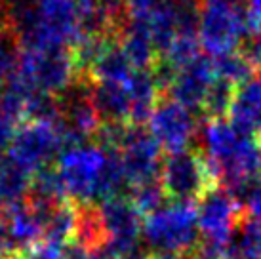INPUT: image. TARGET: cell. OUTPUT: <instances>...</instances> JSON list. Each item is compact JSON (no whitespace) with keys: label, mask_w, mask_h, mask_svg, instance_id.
<instances>
[{"label":"cell","mask_w":261,"mask_h":259,"mask_svg":"<svg viewBox=\"0 0 261 259\" xmlns=\"http://www.w3.org/2000/svg\"><path fill=\"white\" fill-rule=\"evenodd\" d=\"M118 44L136 71H151L152 65L159 63L160 54L143 23L128 19L118 36Z\"/></svg>","instance_id":"obj_13"},{"label":"cell","mask_w":261,"mask_h":259,"mask_svg":"<svg viewBox=\"0 0 261 259\" xmlns=\"http://www.w3.org/2000/svg\"><path fill=\"white\" fill-rule=\"evenodd\" d=\"M143 238L154 253L187 257L200 242L196 204H164L143 221Z\"/></svg>","instance_id":"obj_4"},{"label":"cell","mask_w":261,"mask_h":259,"mask_svg":"<svg viewBox=\"0 0 261 259\" xmlns=\"http://www.w3.org/2000/svg\"><path fill=\"white\" fill-rule=\"evenodd\" d=\"M2 6H4V0H0V10H2Z\"/></svg>","instance_id":"obj_24"},{"label":"cell","mask_w":261,"mask_h":259,"mask_svg":"<svg viewBox=\"0 0 261 259\" xmlns=\"http://www.w3.org/2000/svg\"><path fill=\"white\" fill-rule=\"evenodd\" d=\"M8 25H10V23H8L6 19H4V17H2V15H0V44L4 42V38H6Z\"/></svg>","instance_id":"obj_23"},{"label":"cell","mask_w":261,"mask_h":259,"mask_svg":"<svg viewBox=\"0 0 261 259\" xmlns=\"http://www.w3.org/2000/svg\"><path fill=\"white\" fill-rule=\"evenodd\" d=\"M128 198L138 208L139 214L147 217L151 216V214H154L156 210L162 208L168 196L164 193L162 185H160V181H151V183H145V185L132 187Z\"/></svg>","instance_id":"obj_16"},{"label":"cell","mask_w":261,"mask_h":259,"mask_svg":"<svg viewBox=\"0 0 261 259\" xmlns=\"http://www.w3.org/2000/svg\"><path fill=\"white\" fill-rule=\"evenodd\" d=\"M200 141L221 187L231 189L259 173L261 139L239 130L227 116L208 118L200 128Z\"/></svg>","instance_id":"obj_2"},{"label":"cell","mask_w":261,"mask_h":259,"mask_svg":"<svg viewBox=\"0 0 261 259\" xmlns=\"http://www.w3.org/2000/svg\"><path fill=\"white\" fill-rule=\"evenodd\" d=\"M79 72L73 50L21 48L17 51L15 69L4 90L17 95L27 109L38 95L58 99L61 94L69 92L76 82Z\"/></svg>","instance_id":"obj_3"},{"label":"cell","mask_w":261,"mask_h":259,"mask_svg":"<svg viewBox=\"0 0 261 259\" xmlns=\"http://www.w3.org/2000/svg\"><path fill=\"white\" fill-rule=\"evenodd\" d=\"M160 185L174 202L195 204L219 183L202 151L185 149L166 154L160 168Z\"/></svg>","instance_id":"obj_6"},{"label":"cell","mask_w":261,"mask_h":259,"mask_svg":"<svg viewBox=\"0 0 261 259\" xmlns=\"http://www.w3.org/2000/svg\"><path fill=\"white\" fill-rule=\"evenodd\" d=\"M244 23L250 36H261V0H246L242 6Z\"/></svg>","instance_id":"obj_18"},{"label":"cell","mask_w":261,"mask_h":259,"mask_svg":"<svg viewBox=\"0 0 261 259\" xmlns=\"http://www.w3.org/2000/svg\"><path fill=\"white\" fill-rule=\"evenodd\" d=\"M15 61H17V51L8 42L0 44V90H2V86H6L8 79L12 76V72L15 69Z\"/></svg>","instance_id":"obj_19"},{"label":"cell","mask_w":261,"mask_h":259,"mask_svg":"<svg viewBox=\"0 0 261 259\" xmlns=\"http://www.w3.org/2000/svg\"><path fill=\"white\" fill-rule=\"evenodd\" d=\"M145 259H185L181 255H170V253H149Z\"/></svg>","instance_id":"obj_22"},{"label":"cell","mask_w":261,"mask_h":259,"mask_svg":"<svg viewBox=\"0 0 261 259\" xmlns=\"http://www.w3.org/2000/svg\"><path fill=\"white\" fill-rule=\"evenodd\" d=\"M200 238L212 244L229 246L234 230L246 217L239 200L221 185L214 187L196 202Z\"/></svg>","instance_id":"obj_10"},{"label":"cell","mask_w":261,"mask_h":259,"mask_svg":"<svg viewBox=\"0 0 261 259\" xmlns=\"http://www.w3.org/2000/svg\"><path fill=\"white\" fill-rule=\"evenodd\" d=\"M109 157V149L90 141L61 151L56 170L63 181L69 200L74 204H94V200H101Z\"/></svg>","instance_id":"obj_5"},{"label":"cell","mask_w":261,"mask_h":259,"mask_svg":"<svg viewBox=\"0 0 261 259\" xmlns=\"http://www.w3.org/2000/svg\"><path fill=\"white\" fill-rule=\"evenodd\" d=\"M31 187L29 173L15 166L12 160L0 166V196L17 200L27 189Z\"/></svg>","instance_id":"obj_17"},{"label":"cell","mask_w":261,"mask_h":259,"mask_svg":"<svg viewBox=\"0 0 261 259\" xmlns=\"http://www.w3.org/2000/svg\"><path fill=\"white\" fill-rule=\"evenodd\" d=\"M239 51L252 65L254 71L261 69V36H248Z\"/></svg>","instance_id":"obj_20"},{"label":"cell","mask_w":261,"mask_h":259,"mask_svg":"<svg viewBox=\"0 0 261 259\" xmlns=\"http://www.w3.org/2000/svg\"><path fill=\"white\" fill-rule=\"evenodd\" d=\"M206 2H221V0H206Z\"/></svg>","instance_id":"obj_25"},{"label":"cell","mask_w":261,"mask_h":259,"mask_svg":"<svg viewBox=\"0 0 261 259\" xmlns=\"http://www.w3.org/2000/svg\"><path fill=\"white\" fill-rule=\"evenodd\" d=\"M229 259H261V221L244 217L229 244Z\"/></svg>","instance_id":"obj_14"},{"label":"cell","mask_w":261,"mask_h":259,"mask_svg":"<svg viewBox=\"0 0 261 259\" xmlns=\"http://www.w3.org/2000/svg\"><path fill=\"white\" fill-rule=\"evenodd\" d=\"M248 29L242 8L232 0L206 2L200 8L196 36L200 50L212 59L231 56L242 48Z\"/></svg>","instance_id":"obj_7"},{"label":"cell","mask_w":261,"mask_h":259,"mask_svg":"<svg viewBox=\"0 0 261 259\" xmlns=\"http://www.w3.org/2000/svg\"><path fill=\"white\" fill-rule=\"evenodd\" d=\"M214 65H216L218 79L232 88H239L242 84H246L248 80L254 79L255 71L240 51H234V54L225 56V58L214 59Z\"/></svg>","instance_id":"obj_15"},{"label":"cell","mask_w":261,"mask_h":259,"mask_svg":"<svg viewBox=\"0 0 261 259\" xmlns=\"http://www.w3.org/2000/svg\"><path fill=\"white\" fill-rule=\"evenodd\" d=\"M145 130L162 151L172 154L191 149V143L198 136V122L193 111L174 99H160L147 118Z\"/></svg>","instance_id":"obj_11"},{"label":"cell","mask_w":261,"mask_h":259,"mask_svg":"<svg viewBox=\"0 0 261 259\" xmlns=\"http://www.w3.org/2000/svg\"><path fill=\"white\" fill-rule=\"evenodd\" d=\"M259 173H261V166H259Z\"/></svg>","instance_id":"obj_26"},{"label":"cell","mask_w":261,"mask_h":259,"mask_svg":"<svg viewBox=\"0 0 261 259\" xmlns=\"http://www.w3.org/2000/svg\"><path fill=\"white\" fill-rule=\"evenodd\" d=\"M12 25L21 48L74 50L90 38L80 0H29L12 14Z\"/></svg>","instance_id":"obj_1"},{"label":"cell","mask_w":261,"mask_h":259,"mask_svg":"<svg viewBox=\"0 0 261 259\" xmlns=\"http://www.w3.org/2000/svg\"><path fill=\"white\" fill-rule=\"evenodd\" d=\"M162 88L170 92V99L183 105L193 113H204L208 95L218 82V72L214 59L208 56H198L191 63L183 65L175 71L160 69L156 71Z\"/></svg>","instance_id":"obj_9"},{"label":"cell","mask_w":261,"mask_h":259,"mask_svg":"<svg viewBox=\"0 0 261 259\" xmlns=\"http://www.w3.org/2000/svg\"><path fill=\"white\" fill-rule=\"evenodd\" d=\"M63 151L59 120H25L10 143V159L27 173L48 168L56 154Z\"/></svg>","instance_id":"obj_8"},{"label":"cell","mask_w":261,"mask_h":259,"mask_svg":"<svg viewBox=\"0 0 261 259\" xmlns=\"http://www.w3.org/2000/svg\"><path fill=\"white\" fill-rule=\"evenodd\" d=\"M227 118L242 132L261 139V80L252 79L234 90Z\"/></svg>","instance_id":"obj_12"},{"label":"cell","mask_w":261,"mask_h":259,"mask_svg":"<svg viewBox=\"0 0 261 259\" xmlns=\"http://www.w3.org/2000/svg\"><path fill=\"white\" fill-rule=\"evenodd\" d=\"M33 259H65V246L46 240L35 248Z\"/></svg>","instance_id":"obj_21"}]
</instances>
